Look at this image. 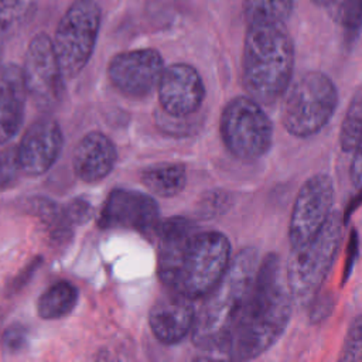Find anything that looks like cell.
<instances>
[{"instance_id": "cell-20", "label": "cell", "mask_w": 362, "mask_h": 362, "mask_svg": "<svg viewBox=\"0 0 362 362\" xmlns=\"http://www.w3.org/2000/svg\"><path fill=\"white\" fill-rule=\"evenodd\" d=\"M78 300V291L69 281L48 286L38 298L37 313L42 320H58L68 315Z\"/></svg>"}, {"instance_id": "cell-10", "label": "cell", "mask_w": 362, "mask_h": 362, "mask_svg": "<svg viewBox=\"0 0 362 362\" xmlns=\"http://www.w3.org/2000/svg\"><path fill=\"white\" fill-rule=\"evenodd\" d=\"M334 182L325 174H314L304 181L293 204L288 240L291 249H297L310 242L325 225L332 214Z\"/></svg>"}, {"instance_id": "cell-18", "label": "cell", "mask_w": 362, "mask_h": 362, "mask_svg": "<svg viewBox=\"0 0 362 362\" xmlns=\"http://www.w3.org/2000/svg\"><path fill=\"white\" fill-rule=\"evenodd\" d=\"M25 85L23 69L6 65L0 69V144L18 132L24 117Z\"/></svg>"}, {"instance_id": "cell-22", "label": "cell", "mask_w": 362, "mask_h": 362, "mask_svg": "<svg viewBox=\"0 0 362 362\" xmlns=\"http://www.w3.org/2000/svg\"><path fill=\"white\" fill-rule=\"evenodd\" d=\"M362 141V85L355 90L339 129V146L345 153H354Z\"/></svg>"}, {"instance_id": "cell-34", "label": "cell", "mask_w": 362, "mask_h": 362, "mask_svg": "<svg viewBox=\"0 0 362 362\" xmlns=\"http://www.w3.org/2000/svg\"><path fill=\"white\" fill-rule=\"evenodd\" d=\"M0 57H1V41H0Z\"/></svg>"}, {"instance_id": "cell-6", "label": "cell", "mask_w": 362, "mask_h": 362, "mask_svg": "<svg viewBox=\"0 0 362 362\" xmlns=\"http://www.w3.org/2000/svg\"><path fill=\"white\" fill-rule=\"evenodd\" d=\"M230 264V243L218 230L195 233L182 255L173 287L191 298L205 297Z\"/></svg>"}, {"instance_id": "cell-12", "label": "cell", "mask_w": 362, "mask_h": 362, "mask_svg": "<svg viewBox=\"0 0 362 362\" xmlns=\"http://www.w3.org/2000/svg\"><path fill=\"white\" fill-rule=\"evenodd\" d=\"M158 215V206L150 195L130 189H113L100 211L98 223L105 229L122 228L150 235L157 232Z\"/></svg>"}, {"instance_id": "cell-24", "label": "cell", "mask_w": 362, "mask_h": 362, "mask_svg": "<svg viewBox=\"0 0 362 362\" xmlns=\"http://www.w3.org/2000/svg\"><path fill=\"white\" fill-rule=\"evenodd\" d=\"M35 0H0V28L21 25L33 13Z\"/></svg>"}, {"instance_id": "cell-9", "label": "cell", "mask_w": 362, "mask_h": 362, "mask_svg": "<svg viewBox=\"0 0 362 362\" xmlns=\"http://www.w3.org/2000/svg\"><path fill=\"white\" fill-rule=\"evenodd\" d=\"M24 85L33 103L41 110H52L62 99L64 72L54 42L47 34H37L28 44L24 66Z\"/></svg>"}, {"instance_id": "cell-8", "label": "cell", "mask_w": 362, "mask_h": 362, "mask_svg": "<svg viewBox=\"0 0 362 362\" xmlns=\"http://www.w3.org/2000/svg\"><path fill=\"white\" fill-rule=\"evenodd\" d=\"M100 8L95 0H76L65 11L55 31L54 49L65 78L76 76L95 49Z\"/></svg>"}, {"instance_id": "cell-19", "label": "cell", "mask_w": 362, "mask_h": 362, "mask_svg": "<svg viewBox=\"0 0 362 362\" xmlns=\"http://www.w3.org/2000/svg\"><path fill=\"white\" fill-rule=\"evenodd\" d=\"M140 178L148 191L170 198L182 191L187 182V173L180 163H158L147 167Z\"/></svg>"}, {"instance_id": "cell-4", "label": "cell", "mask_w": 362, "mask_h": 362, "mask_svg": "<svg viewBox=\"0 0 362 362\" xmlns=\"http://www.w3.org/2000/svg\"><path fill=\"white\" fill-rule=\"evenodd\" d=\"M342 225L341 215L332 212L310 242L291 249L293 253L286 266V277L296 303L305 304L311 301L321 288L335 262L342 236Z\"/></svg>"}, {"instance_id": "cell-15", "label": "cell", "mask_w": 362, "mask_h": 362, "mask_svg": "<svg viewBox=\"0 0 362 362\" xmlns=\"http://www.w3.org/2000/svg\"><path fill=\"white\" fill-rule=\"evenodd\" d=\"M194 298L168 288L151 305L148 322L154 337L167 345L182 341L192 329L195 321Z\"/></svg>"}, {"instance_id": "cell-17", "label": "cell", "mask_w": 362, "mask_h": 362, "mask_svg": "<svg viewBox=\"0 0 362 362\" xmlns=\"http://www.w3.org/2000/svg\"><path fill=\"white\" fill-rule=\"evenodd\" d=\"M156 233L158 236V274L165 287L170 288L174 284L185 247L197 232L189 219L174 216L161 222Z\"/></svg>"}, {"instance_id": "cell-31", "label": "cell", "mask_w": 362, "mask_h": 362, "mask_svg": "<svg viewBox=\"0 0 362 362\" xmlns=\"http://www.w3.org/2000/svg\"><path fill=\"white\" fill-rule=\"evenodd\" d=\"M349 178L355 188L362 189V141L354 151L352 163L349 167Z\"/></svg>"}, {"instance_id": "cell-7", "label": "cell", "mask_w": 362, "mask_h": 362, "mask_svg": "<svg viewBox=\"0 0 362 362\" xmlns=\"http://www.w3.org/2000/svg\"><path fill=\"white\" fill-rule=\"evenodd\" d=\"M219 127L225 147L239 160H257L273 144V123L262 105L249 95L226 103Z\"/></svg>"}, {"instance_id": "cell-29", "label": "cell", "mask_w": 362, "mask_h": 362, "mask_svg": "<svg viewBox=\"0 0 362 362\" xmlns=\"http://www.w3.org/2000/svg\"><path fill=\"white\" fill-rule=\"evenodd\" d=\"M28 342V331L21 324H13L6 328L1 337L3 348L10 354L20 352Z\"/></svg>"}, {"instance_id": "cell-30", "label": "cell", "mask_w": 362, "mask_h": 362, "mask_svg": "<svg viewBox=\"0 0 362 362\" xmlns=\"http://www.w3.org/2000/svg\"><path fill=\"white\" fill-rule=\"evenodd\" d=\"M65 209H66V214L74 225L83 223V222L89 221L93 215L92 205L85 199H75V201L69 202L65 206Z\"/></svg>"}, {"instance_id": "cell-3", "label": "cell", "mask_w": 362, "mask_h": 362, "mask_svg": "<svg viewBox=\"0 0 362 362\" xmlns=\"http://www.w3.org/2000/svg\"><path fill=\"white\" fill-rule=\"evenodd\" d=\"M294 47L284 23H249L242 59L245 90L260 105L274 103L288 88Z\"/></svg>"}, {"instance_id": "cell-23", "label": "cell", "mask_w": 362, "mask_h": 362, "mask_svg": "<svg viewBox=\"0 0 362 362\" xmlns=\"http://www.w3.org/2000/svg\"><path fill=\"white\" fill-rule=\"evenodd\" d=\"M294 0H243V13L249 23H284L293 10Z\"/></svg>"}, {"instance_id": "cell-25", "label": "cell", "mask_w": 362, "mask_h": 362, "mask_svg": "<svg viewBox=\"0 0 362 362\" xmlns=\"http://www.w3.org/2000/svg\"><path fill=\"white\" fill-rule=\"evenodd\" d=\"M338 16L345 40L352 42L362 28V0H342Z\"/></svg>"}, {"instance_id": "cell-11", "label": "cell", "mask_w": 362, "mask_h": 362, "mask_svg": "<svg viewBox=\"0 0 362 362\" xmlns=\"http://www.w3.org/2000/svg\"><path fill=\"white\" fill-rule=\"evenodd\" d=\"M164 62L153 48L124 51L112 58L107 75L112 85L129 98L147 96L161 79Z\"/></svg>"}, {"instance_id": "cell-13", "label": "cell", "mask_w": 362, "mask_h": 362, "mask_svg": "<svg viewBox=\"0 0 362 362\" xmlns=\"http://www.w3.org/2000/svg\"><path fill=\"white\" fill-rule=\"evenodd\" d=\"M205 98V86L198 71L188 64L164 68L158 82V99L171 117L182 119L195 113Z\"/></svg>"}, {"instance_id": "cell-5", "label": "cell", "mask_w": 362, "mask_h": 362, "mask_svg": "<svg viewBox=\"0 0 362 362\" xmlns=\"http://www.w3.org/2000/svg\"><path fill=\"white\" fill-rule=\"evenodd\" d=\"M337 105L338 89L332 79L310 71L288 89L281 106V123L294 137H311L331 120Z\"/></svg>"}, {"instance_id": "cell-21", "label": "cell", "mask_w": 362, "mask_h": 362, "mask_svg": "<svg viewBox=\"0 0 362 362\" xmlns=\"http://www.w3.org/2000/svg\"><path fill=\"white\" fill-rule=\"evenodd\" d=\"M31 208L33 212L47 225L51 236L55 240L64 242L71 236L74 223L71 222L65 206H58L55 202L45 198H37L31 202Z\"/></svg>"}, {"instance_id": "cell-32", "label": "cell", "mask_w": 362, "mask_h": 362, "mask_svg": "<svg viewBox=\"0 0 362 362\" xmlns=\"http://www.w3.org/2000/svg\"><path fill=\"white\" fill-rule=\"evenodd\" d=\"M313 300H315V298H313ZM329 308H332V301H331L329 296L318 297L315 300V304L311 307V311H310L311 322L322 321L329 314Z\"/></svg>"}, {"instance_id": "cell-28", "label": "cell", "mask_w": 362, "mask_h": 362, "mask_svg": "<svg viewBox=\"0 0 362 362\" xmlns=\"http://www.w3.org/2000/svg\"><path fill=\"white\" fill-rule=\"evenodd\" d=\"M232 197L228 191H211L199 202V214L202 218H214L228 209Z\"/></svg>"}, {"instance_id": "cell-26", "label": "cell", "mask_w": 362, "mask_h": 362, "mask_svg": "<svg viewBox=\"0 0 362 362\" xmlns=\"http://www.w3.org/2000/svg\"><path fill=\"white\" fill-rule=\"evenodd\" d=\"M338 358L344 362H362V314L349 324Z\"/></svg>"}, {"instance_id": "cell-14", "label": "cell", "mask_w": 362, "mask_h": 362, "mask_svg": "<svg viewBox=\"0 0 362 362\" xmlns=\"http://www.w3.org/2000/svg\"><path fill=\"white\" fill-rule=\"evenodd\" d=\"M62 148V132L51 117L35 120L24 133L17 146L23 174L38 177L47 173L57 161Z\"/></svg>"}, {"instance_id": "cell-2", "label": "cell", "mask_w": 362, "mask_h": 362, "mask_svg": "<svg viewBox=\"0 0 362 362\" xmlns=\"http://www.w3.org/2000/svg\"><path fill=\"white\" fill-rule=\"evenodd\" d=\"M259 255L255 247H245L230 260L222 279L205 296L195 315L192 341L197 346L225 352L228 339L250 294Z\"/></svg>"}, {"instance_id": "cell-1", "label": "cell", "mask_w": 362, "mask_h": 362, "mask_svg": "<svg viewBox=\"0 0 362 362\" xmlns=\"http://www.w3.org/2000/svg\"><path fill=\"white\" fill-rule=\"evenodd\" d=\"M293 303L280 256L266 253L225 346L226 356L232 361H250L272 348L290 322Z\"/></svg>"}, {"instance_id": "cell-27", "label": "cell", "mask_w": 362, "mask_h": 362, "mask_svg": "<svg viewBox=\"0 0 362 362\" xmlns=\"http://www.w3.org/2000/svg\"><path fill=\"white\" fill-rule=\"evenodd\" d=\"M23 173L17 147H7L0 151V189L13 187Z\"/></svg>"}, {"instance_id": "cell-33", "label": "cell", "mask_w": 362, "mask_h": 362, "mask_svg": "<svg viewBox=\"0 0 362 362\" xmlns=\"http://www.w3.org/2000/svg\"><path fill=\"white\" fill-rule=\"evenodd\" d=\"M334 0H313V3H315V4H318V6H327V4H329V3H332Z\"/></svg>"}, {"instance_id": "cell-16", "label": "cell", "mask_w": 362, "mask_h": 362, "mask_svg": "<svg viewBox=\"0 0 362 362\" xmlns=\"http://www.w3.org/2000/svg\"><path fill=\"white\" fill-rule=\"evenodd\" d=\"M116 160L117 150L113 141L100 132H90L76 144L72 165L79 180L98 182L112 173Z\"/></svg>"}]
</instances>
